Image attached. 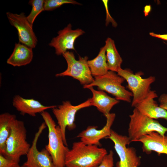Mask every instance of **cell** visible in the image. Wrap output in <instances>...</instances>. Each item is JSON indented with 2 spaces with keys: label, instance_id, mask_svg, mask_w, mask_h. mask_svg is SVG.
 I'll return each mask as SVG.
<instances>
[{
  "label": "cell",
  "instance_id": "obj_1",
  "mask_svg": "<svg viewBox=\"0 0 167 167\" xmlns=\"http://www.w3.org/2000/svg\"><path fill=\"white\" fill-rule=\"evenodd\" d=\"M107 154L105 148L75 142L66 154L65 167H96Z\"/></svg>",
  "mask_w": 167,
  "mask_h": 167
},
{
  "label": "cell",
  "instance_id": "obj_2",
  "mask_svg": "<svg viewBox=\"0 0 167 167\" xmlns=\"http://www.w3.org/2000/svg\"><path fill=\"white\" fill-rule=\"evenodd\" d=\"M40 114L48 130V143L45 148L51 156L56 167H65L66 154L69 149L64 143L60 128L49 112L45 111Z\"/></svg>",
  "mask_w": 167,
  "mask_h": 167
},
{
  "label": "cell",
  "instance_id": "obj_3",
  "mask_svg": "<svg viewBox=\"0 0 167 167\" xmlns=\"http://www.w3.org/2000/svg\"><path fill=\"white\" fill-rule=\"evenodd\" d=\"M31 146L27 140V130L24 122L16 118L12 123L3 155L19 162L21 156L27 154Z\"/></svg>",
  "mask_w": 167,
  "mask_h": 167
},
{
  "label": "cell",
  "instance_id": "obj_4",
  "mask_svg": "<svg viewBox=\"0 0 167 167\" xmlns=\"http://www.w3.org/2000/svg\"><path fill=\"white\" fill-rule=\"evenodd\" d=\"M129 117L128 136L131 142L152 132H157L162 136L167 132V127L155 119L143 114L135 108Z\"/></svg>",
  "mask_w": 167,
  "mask_h": 167
},
{
  "label": "cell",
  "instance_id": "obj_5",
  "mask_svg": "<svg viewBox=\"0 0 167 167\" xmlns=\"http://www.w3.org/2000/svg\"><path fill=\"white\" fill-rule=\"evenodd\" d=\"M94 78L93 82L84 86V88H88L90 87L96 86L99 90L111 94L119 101L128 103L131 102V97L133 96L132 93L122 85L125 79L115 72L109 71L106 74Z\"/></svg>",
  "mask_w": 167,
  "mask_h": 167
},
{
  "label": "cell",
  "instance_id": "obj_6",
  "mask_svg": "<svg viewBox=\"0 0 167 167\" xmlns=\"http://www.w3.org/2000/svg\"><path fill=\"white\" fill-rule=\"evenodd\" d=\"M117 73L128 83L127 87L133 95L131 104L133 107L147 96L151 90V85L156 80L154 76L143 78L142 77L143 74L142 72L134 73L129 69H123L121 68Z\"/></svg>",
  "mask_w": 167,
  "mask_h": 167
},
{
  "label": "cell",
  "instance_id": "obj_7",
  "mask_svg": "<svg viewBox=\"0 0 167 167\" xmlns=\"http://www.w3.org/2000/svg\"><path fill=\"white\" fill-rule=\"evenodd\" d=\"M66 61L67 67L64 71L56 74V77L69 76L78 80L83 86L88 85L93 82V78L88 64V57H79L75 59L72 52L67 51L62 54Z\"/></svg>",
  "mask_w": 167,
  "mask_h": 167
},
{
  "label": "cell",
  "instance_id": "obj_8",
  "mask_svg": "<svg viewBox=\"0 0 167 167\" xmlns=\"http://www.w3.org/2000/svg\"><path fill=\"white\" fill-rule=\"evenodd\" d=\"M114 143V148L119 158L116 167H139L141 157L137 156L136 149L127 147L131 142L128 136L120 135L111 130L110 135L107 137Z\"/></svg>",
  "mask_w": 167,
  "mask_h": 167
},
{
  "label": "cell",
  "instance_id": "obj_9",
  "mask_svg": "<svg viewBox=\"0 0 167 167\" xmlns=\"http://www.w3.org/2000/svg\"><path fill=\"white\" fill-rule=\"evenodd\" d=\"M91 106L90 98L78 105H72L69 101H63L62 104L52 109L61 130L64 143L67 146L66 137V130H73L76 127L75 123V116L80 109Z\"/></svg>",
  "mask_w": 167,
  "mask_h": 167
},
{
  "label": "cell",
  "instance_id": "obj_10",
  "mask_svg": "<svg viewBox=\"0 0 167 167\" xmlns=\"http://www.w3.org/2000/svg\"><path fill=\"white\" fill-rule=\"evenodd\" d=\"M6 15L11 24L18 31L19 42L32 49L37 44V38L32 26L28 21L24 13L20 14L7 12Z\"/></svg>",
  "mask_w": 167,
  "mask_h": 167
},
{
  "label": "cell",
  "instance_id": "obj_11",
  "mask_svg": "<svg viewBox=\"0 0 167 167\" xmlns=\"http://www.w3.org/2000/svg\"><path fill=\"white\" fill-rule=\"evenodd\" d=\"M46 127L45 122H43L35 133L32 144L26 155L27 161L23 164L26 167H56L47 150L44 148L40 151L37 147L39 138Z\"/></svg>",
  "mask_w": 167,
  "mask_h": 167
},
{
  "label": "cell",
  "instance_id": "obj_12",
  "mask_svg": "<svg viewBox=\"0 0 167 167\" xmlns=\"http://www.w3.org/2000/svg\"><path fill=\"white\" fill-rule=\"evenodd\" d=\"M84 33V31L81 29H72L71 24H69L64 29L58 32V35L52 39L49 45L55 48V54L57 55H62L68 50H75V40Z\"/></svg>",
  "mask_w": 167,
  "mask_h": 167
},
{
  "label": "cell",
  "instance_id": "obj_13",
  "mask_svg": "<svg viewBox=\"0 0 167 167\" xmlns=\"http://www.w3.org/2000/svg\"><path fill=\"white\" fill-rule=\"evenodd\" d=\"M106 118L105 125L101 129L97 130V126H89L80 132L77 136L80 141L88 145H95L100 147V141L106 138L110 135L111 127L115 120V113H109L105 116Z\"/></svg>",
  "mask_w": 167,
  "mask_h": 167
},
{
  "label": "cell",
  "instance_id": "obj_14",
  "mask_svg": "<svg viewBox=\"0 0 167 167\" xmlns=\"http://www.w3.org/2000/svg\"><path fill=\"white\" fill-rule=\"evenodd\" d=\"M158 97L155 91L151 90L147 96L134 106L141 113L152 119L167 121V111L160 107L154 100Z\"/></svg>",
  "mask_w": 167,
  "mask_h": 167
},
{
  "label": "cell",
  "instance_id": "obj_15",
  "mask_svg": "<svg viewBox=\"0 0 167 167\" xmlns=\"http://www.w3.org/2000/svg\"><path fill=\"white\" fill-rule=\"evenodd\" d=\"M135 142H139L142 144L143 151L149 154L152 151L158 155H167V134L162 136L156 132H152L146 135Z\"/></svg>",
  "mask_w": 167,
  "mask_h": 167
},
{
  "label": "cell",
  "instance_id": "obj_16",
  "mask_svg": "<svg viewBox=\"0 0 167 167\" xmlns=\"http://www.w3.org/2000/svg\"><path fill=\"white\" fill-rule=\"evenodd\" d=\"M13 106L23 115L27 114L35 117L49 109L57 107L56 105L45 106L38 101L33 99H25L19 95L14 96L12 101Z\"/></svg>",
  "mask_w": 167,
  "mask_h": 167
},
{
  "label": "cell",
  "instance_id": "obj_17",
  "mask_svg": "<svg viewBox=\"0 0 167 167\" xmlns=\"http://www.w3.org/2000/svg\"><path fill=\"white\" fill-rule=\"evenodd\" d=\"M88 88L92 94V97L90 98L91 105L96 107L105 116L110 113L113 107L119 102V101L109 96L103 91L96 90L93 87Z\"/></svg>",
  "mask_w": 167,
  "mask_h": 167
},
{
  "label": "cell",
  "instance_id": "obj_18",
  "mask_svg": "<svg viewBox=\"0 0 167 167\" xmlns=\"http://www.w3.org/2000/svg\"><path fill=\"white\" fill-rule=\"evenodd\" d=\"M32 49L19 42L16 43L12 54L7 60V63L14 66L29 64L33 58Z\"/></svg>",
  "mask_w": 167,
  "mask_h": 167
},
{
  "label": "cell",
  "instance_id": "obj_19",
  "mask_svg": "<svg viewBox=\"0 0 167 167\" xmlns=\"http://www.w3.org/2000/svg\"><path fill=\"white\" fill-rule=\"evenodd\" d=\"M105 42L106 55L109 70L117 72L121 68L122 59L116 49L113 40L109 37Z\"/></svg>",
  "mask_w": 167,
  "mask_h": 167
},
{
  "label": "cell",
  "instance_id": "obj_20",
  "mask_svg": "<svg viewBox=\"0 0 167 167\" xmlns=\"http://www.w3.org/2000/svg\"><path fill=\"white\" fill-rule=\"evenodd\" d=\"M105 45L101 48L97 56L88 63L92 76L94 77L104 75L109 71L106 55Z\"/></svg>",
  "mask_w": 167,
  "mask_h": 167
},
{
  "label": "cell",
  "instance_id": "obj_21",
  "mask_svg": "<svg viewBox=\"0 0 167 167\" xmlns=\"http://www.w3.org/2000/svg\"><path fill=\"white\" fill-rule=\"evenodd\" d=\"M16 116L8 113L0 115V154L3 155L6 149V143L11 130V126Z\"/></svg>",
  "mask_w": 167,
  "mask_h": 167
},
{
  "label": "cell",
  "instance_id": "obj_22",
  "mask_svg": "<svg viewBox=\"0 0 167 167\" xmlns=\"http://www.w3.org/2000/svg\"><path fill=\"white\" fill-rule=\"evenodd\" d=\"M44 1V0H31L28 2V4L32 6V8L30 13L27 16V18L32 26L38 15L42 11H45Z\"/></svg>",
  "mask_w": 167,
  "mask_h": 167
},
{
  "label": "cell",
  "instance_id": "obj_23",
  "mask_svg": "<svg viewBox=\"0 0 167 167\" xmlns=\"http://www.w3.org/2000/svg\"><path fill=\"white\" fill-rule=\"evenodd\" d=\"M66 4L79 5L81 4L74 0H45L44 1V10L52 11Z\"/></svg>",
  "mask_w": 167,
  "mask_h": 167
},
{
  "label": "cell",
  "instance_id": "obj_24",
  "mask_svg": "<svg viewBox=\"0 0 167 167\" xmlns=\"http://www.w3.org/2000/svg\"><path fill=\"white\" fill-rule=\"evenodd\" d=\"M113 153L112 150H110L96 167H113Z\"/></svg>",
  "mask_w": 167,
  "mask_h": 167
},
{
  "label": "cell",
  "instance_id": "obj_25",
  "mask_svg": "<svg viewBox=\"0 0 167 167\" xmlns=\"http://www.w3.org/2000/svg\"><path fill=\"white\" fill-rule=\"evenodd\" d=\"M19 162L5 157L0 154V167H20Z\"/></svg>",
  "mask_w": 167,
  "mask_h": 167
},
{
  "label": "cell",
  "instance_id": "obj_26",
  "mask_svg": "<svg viewBox=\"0 0 167 167\" xmlns=\"http://www.w3.org/2000/svg\"><path fill=\"white\" fill-rule=\"evenodd\" d=\"M103 2V3L104 6L106 9V25L107 26L109 24V23L111 22L112 23L113 26L114 27H116L117 26V24L116 23L114 19L112 18L110 15L109 13L108 6V0H102Z\"/></svg>",
  "mask_w": 167,
  "mask_h": 167
},
{
  "label": "cell",
  "instance_id": "obj_27",
  "mask_svg": "<svg viewBox=\"0 0 167 167\" xmlns=\"http://www.w3.org/2000/svg\"><path fill=\"white\" fill-rule=\"evenodd\" d=\"M159 106L167 111V94H163L158 98Z\"/></svg>",
  "mask_w": 167,
  "mask_h": 167
},
{
  "label": "cell",
  "instance_id": "obj_28",
  "mask_svg": "<svg viewBox=\"0 0 167 167\" xmlns=\"http://www.w3.org/2000/svg\"><path fill=\"white\" fill-rule=\"evenodd\" d=\"M149 34L152 36L167 41V34H156L153 32H151L149 33Z\"/></svg>",
  "mask_w": 167,
  "mask_h": 167
},
{
  "label": "cell",
  "instance_id": "obj_29",
  "mask_svg": "<svg viewBox=\"0 0 167 167\" xmlns=\"http://www.w3.org/2000/svg\"><path fill=\"white\" fill-rule=\"evenodd\" d=\"M20 167H26L25 166H24V165H23L20 166Z\"/></svg>",
  "mask_w": 167,
  "mask_h": 167
}]
</instances>
